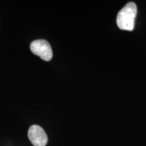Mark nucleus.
Wrapping results in <instances>:
<instances>
[{
    "label": "nucleus",
    "instance_id": "f257e3e1",
    "mask_svg": "<svg viewBox=\"0 0 146 146\" xmlns=\"http://www.w3.org/2000/svg\"><path fill=\"white\" fill-rule=\"evenodd\" d=\"M137 12V5L134 2L128 3L118 12L116 18V23L121 30L131 31L135 27V21Z\"/></svg>",
    "mask_w": 146,
    "mask_h": 146
},
{
    "label": "nucleus",
    "instance_id": "f03ea898",
    "mask_svg": "<svg viewBox=\"0 0 146 146\" xmlns=\"http://www.w3.org/2000/svg\"><path fill=\"white\" fill-rule=\"evenodd\" d=\"M30 49L34 54L39 56L45 61H50L52 58V47L46 40L38 39L33 41L30 45Z\"/></svg>",
    "mask_w": 146,
    "mask_h": 146
},
{
    "label": "nucleus",
    "instance_id": "7ed1b4c3",
    "mask_svg": "<svg viewBox=\"0 0 146 146\" xmlns=\"http://www.w3.org/2000/svg\"><path fill=\"white\" fill-rule=\"evenodd\" d=\"M28 137L34 146H45L48 141L46 133L39 125H32L29 128Z\"/></svg>",
    "mask_w": 146,
    "mask_h": 146
}]
</instances>
